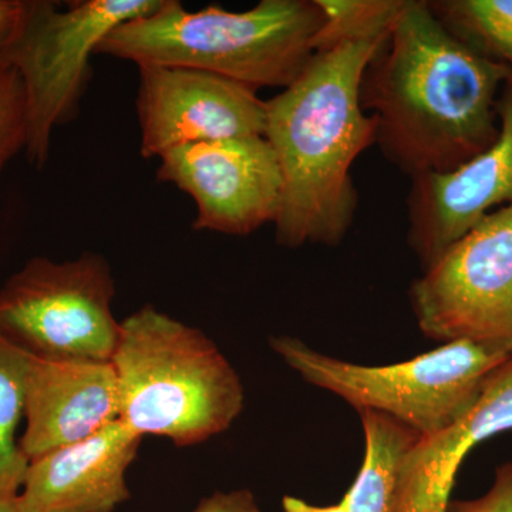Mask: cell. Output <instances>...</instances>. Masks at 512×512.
I'll use <instances>...</instances> for the list:
<instances>
[{
	"label": "cell",
	"instance_id": "cell-1",
	"mask_svg": "<svg viewBox=\"0 0 512 512\" xmlns=\"http://www.w3.org/2000/svg\"><path fill=\"white\" fill-rule=\"evenodd\" d=\"M511 76L454 36L430 2L404 0L363 74L360 101L383 156L413 180L450 173L494 143Z\"/></svg>",
	"mask_w": 512,
	"mask_h": 512
},
{
	"label": "cell",
	"instance_id": "cell-2",
	"mask_svg": "<svg viewBox=\"0 0 512 512\" xmlns=\"http://www.w3.org/2000/svg\"><path fill=\"white\" fill-rule=\"evenodd\" d=\"M387 36L316 53L291 86L266 100L264 137L284 181L274 224L281 247H335L352 227L357 192L350 170L376 137L360 87Z\"/></svg>",
	"mask_w": 512,
	"mask_h": 512
},
{
	"label": "cell",
	"instance_id": "cell-3",
	"mask_svg": "<svg viewBox=\"0 0 512 512\" xmlns=\"http://www.w3.org/2000/svg\"><path fill=\"white\" fill-rule=\"evenodd\" d=\"M325 22L316 0H261L245 12L221 6L185 9L161 0L101 42L97 55L136 66L187 67L218 74L258 92L291 86L313 56Z\"/></svg>",
	"mask_w": 512,
	"mask_h": 512
},
{
	"label": "cell",
	"instance_id": "cell-4",
	"mask_svg": "<svg viewBox=\"0 0 512 512\" xmlns=\"http://www.w3.org/2000/svg\"><path fill=\"white\" fill-rule=\"evenodd\" d=\"M111 365L120 421L141 437L195 446L227 431L244 409L241 379L218 346L151 305L120 322Z\"/></svg>",
	"mask_w": 512,
	"mask_h": 512
},
{
	"label": "cell",
	"instance_id": "cell-5",
	"mask_svg": "<svg viewBox=\"0 0 512 512\" xmlns=\"http://www.w3.org/2000/svg\"><path fill=\"white\" fill-rule=\"evenodd\" d=\"M276 355L306 383L345 400L357 412L399 421L420 437L446 429L470 409L510 349L454 340L406 362L366 366L323 355L292 336L271 338Z\"/></svg>",
	"mask_w": 512,
	"mask_h": 512
},
{
	"label": "cell",
	"instance_id": "cell-6",
	"mask_svg": "<svg viewBox=\"0 0 512 512\" xmlns=\"http://www.w3.org/2000/svg\"><path fill=\"white\" fill-rule=\"evenodd\" d=\"M161 0H83L62 9L50 0H26L25 15L0 59L18 70L29 106L26 157L45 167L53 131L77 116L92 77L90 59L128 20L160 6Z\"/></svg>",
	"mask_w": 512,
	"mask_h": 512
},
{
	"label": "cell",
	"instance_id": "cell-7",
	"mask_svg": "<svg viewBox=\"0 0 512 512\" xmlns=\"http://www.w3.org/2000/svg\"><path fill=\"white\" fill-rule=\"evenodd\" d=\"M114 295L103 255L64 262L36 256L0 288V335L39 359L111 362L120 336Z\"/></svg>",
	"mask_w": 512,
	"mask_h": 512
},
{
	"label": "cell",
	"instance_id": "cell-8",
	"mask_svg": "<svg viewBox=\"0 0 512 512\" xmlns=\"http://www.w3.org/2000/svg\"><path fill=\"white\" fill-rule=\"evenodd\" d=\"M410 302L426 338L512 352V204L488 214L427 266Z\"/></svg>",
	"mask_w": 512,
	"mask_h": 512
},
{
	"label": "cell",
	"instance_id": "cell-9",
	"mask_svg": "<svg viewBox=\"0 0 512 512\" xmlns=\"http://www.w3.org/2000/svg\"><path fill=\"white\" fill-rule=\"evenodd\" d=\"M158 160L157 180L175 185L197 205L195 231L247 237L275 224L284 181L264 136L188 144Z\"/></svg>",
	"mask_w": 512,
	"mask_h": 512
},
{
	"label": "cell",
	"instance_id": "cell-10",
	"mask_svg": "<svg viewBox=\"0 0 512 512\" xmlns=\"http://www.w3.org/2000/svg\"><path fill=\"white\" fill-rule=\"evenodd\" d=\"M141 157L225 138L264 136L266 101L245 84L187 67L138 66Z\"/></svg>",
	"mask_w": 512,
	"mask_h": 512
},
{
	"label": "cell",
	"instance_id": "cell-11",
	"mask_svg": "<svg viewBox=\"0 0 512 512\" xmlns=\"http://www.w3.org/2000/svg\"><path fill=\"white\" fill-rule=\"evenodd\" d=\"M498 117V137L483 153L450 173L412 180L407 239L424 269L488 214L512 204V76Z\"/></svg>",
	"mask_w": 512,
	"mask_h": 512
},
{
	"label": "cell",
	"instance_id": "cell-12",
	"mask_svg": "<svg viewBox=\"0 0 512 512\" xmlns=\"http://www.w3.org/2000/svg\"><path fill=\"white\" fill-rule=\"evenodd\" d=\"M143 437L116 420L93 436L30 460L22 512H113L130 498L126 474Z\"/></svg>",
	"mask_w": 512,
	"mask_h": 512
},
{
	"label": "cell",
	"instance_id": "cell-13",
	"mask_svg": "<svg viewBox=\"0 0 512 512\" xmlns=\"http://www.w3.org/2000/svg\"><path fill=\"white\" fill-rule=\"evenodd\" d=\"M120 420L119 384L111 362H60L29 355L25 430L30 460L93 436Z\"/></svg>",
	"mask_w": 512,
	"mask_h": 512
},
{
	"label": "cell",
	"instance_id": "cell-14",
	"mask_svg": "<svg viewBox=\"0 0 512 512\" xmlns=\"http://www.w3.org/2000/svg\"><path fill=\"white\" fill-rule=\"evenodd\" d=\"M512 430V357L485 383L476 402L446 429L419 437L404 454L393 512H447L467 454Z\"/></svg>",
	"mask_w": 512,
	"mask_h": 512
},
{
	"label": "cell",
	"instance_id": "cell-15",
	"mask_svg": "<svg viewBox=\"0 0 512 512\" xmlns=\"http://www.w3.org/2000/svg\"><path fill=\"white\" fill-rule=\"evenodd\" d=\"M365 457L346 498L350 512H393L404 454L419 434L384 414L362 412Z\"/></svg>",
	"mask_w": 512,
	"mask_h": 512
},
{
	"label": "cell",
	"instance_id": "cell-16",
	"mask_svg": "<svg viewBox=\"0 0 512 512\" xmlns=\"http://www.w3.org/2000/svg\"><path fill=\"white\" fill-rule=\"evenodd\" d=\"M28 359L0 335V498L18 497L30 463L16 434L25 419Z\"/></svg>",
	"mask_w": 512,
	"mask_h": 512
},
{
	"label": "cell",
	"instance_id": "cell-17",
	"mask_svg": "<svg viewBox=\"0 0 512 512\" xmlns=\"http://www.w3.org/2000/svg\"><path fill=\"white\" fill-rule=\"evenodd\" d=\"M430 8L454 36L512 72V0H439Z\"/></svg>",
	"mask_w": 512,
	"mask_h": 512
},
{
	"label": "cell",
	"instance_id": "cell-18",
	"mask_svg": "<svg viewBox=\"0 0 512 512\" xmlns=\"http://www.w3.org/2000/svg\"><path fill=\"white\" fill-rule=\"evenodd\" d=\"M325 22L315 40L316 53L340 43L383 39L396 22L404 0H316Z\"/></svg>",
	"mask_w": 512,
	"mask_h": 512
},
{
	"label": "cell",
	"instance_id": "cell-19",
	"mask_svg": "<svg viewBox=\"0 0 512 512\" xmlns=\"http://www.w3.org/2000/svg\"><path fill=\"white\" fill-rule=\"evenodd\" d=\"M29 141V106L18 70L0 59V174Z\"/></svg>",
	"mask_w": 512,
	"mask_h": 512
},
{
	"label": "cell",
	"instance_id": "cell-20",
	"mask_svg": "<svg viewBox=\"0 0 512 512\" xmlns=\"http://www.w3.org/2000/svg\"><path fill=\"white\" fill-rule=\"evenodd\" d=\"M447 512H512V463L498 468L493 487L483 497L450 503Z\"/></svg>",
	"mask_w": 512,
	"mask_h": 512
},
{
	"label": "cell",
	"instance_id": "cell-21",
	"mask_svg": "<svg viewBox=\"0 0 512 512\" xmlns=\"http://www.w3.org/2000/svg\"><path fill=\"white\" fill-rule=\"evenodd\" d=\"M194 512H262L249 490L221 493L217 491L201 500Z\"/></svg>",
	"mask_w": 512,
	"mask_h": 512
},
{
	"label": "cell",
	"instance_id": "cell-22",
	"mask_svg": "<svg viewBox=\"0 0 512 512\" xmlns=\"http://www.w3.org/2000/svg\"><path fill=\"white\" fill-rule=\"evenodd\" d=\"M25 9L26 0H0V53L18 32Z\"/></svg>",
	"mask_w": 512,
	"mask_h": 512
},
{
	"label": "cell",
	"instance_id": "cell-23",
	"mask_svg": "<svg viewBox=\"0 0 512 512\" xmlns=\"http://www.w3.org/2000/svg\"><path fill=\"white\" fill-rule=\"evenodd\" d=\"M282 508H284V512H350L346 495H343L338 504L328 505V507H318V505L306 503L301 498L285 495L282 500Z\"/></svg>",
	"mask_w": 512,
	"mask_h": 512
},
{
	"label": "cell",
	"instance_id": "cell-24",
	"mask_svg": "<svg viewBox=\"0 0 512 512\" xmlns=\"http://www.w3.org/2000/svg\"><path fill=\"white\" fill-rule=\"evenodd\" d=\"M0 512H22L19 507L18 497L0 498Z\"/></svg>",
	"mask_w": 512,
	"mask_h": 512
}]
</instances>
